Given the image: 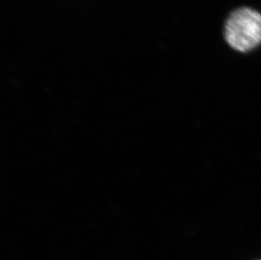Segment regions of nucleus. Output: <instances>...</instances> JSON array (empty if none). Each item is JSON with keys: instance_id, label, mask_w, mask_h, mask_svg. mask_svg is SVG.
<instances>
[{"instance_id": "nucleus-1", "label": "nucleus", "mask_w": 261, "mask_h": 260, "mask_svg": "<svg viewBox=\"0 0 261 260\" xmlns=\"http://www.w3.org/2000/svg\"><path fill=\"white\" fill-rule=\"evenodd\" d=\"M227 43L239 52H248L261 42V15L242 8L230 15L225 25Z\"/></svg>"}]
</instances>
